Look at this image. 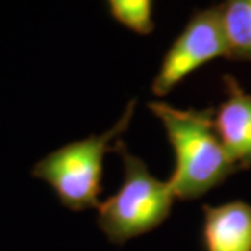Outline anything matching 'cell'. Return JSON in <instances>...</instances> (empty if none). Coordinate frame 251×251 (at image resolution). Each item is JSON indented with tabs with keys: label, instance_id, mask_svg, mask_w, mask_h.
Segmentation results:
<instances>
[{
	"label": "cell",
	"instance_id": "6da1fadb",
	"mask_svg": "<svg viewBox=\"0 0 251 251\" xmlns=\"http://www.w3.org/2000/svg\"><path fill=\"white\" fill-rule=\"evenodd\" d=\"M148 109L162 124L174 149L175 169L169 185L177 200H198L242 170L217 135L212 107L178 109L152 100Z\"/></svg>",
	"mask_w": 251,
	"mask_h": 251
},
{
	"label": "cell",
	"instance_id": "7a4b0ae2",
	"mask_svg": "<svg viewBox=\"0 0 251 251\" xmlns=\"http://www.w3.org/2000/svg\"><path fill=\"white\" fill-rule=\"evenodd\" d=\"M136 110V99L126 104L124 114L110 130L72 141L39 159L31 175L54 190L60 204L73 212L99 207L102 191L104 157L114 152V144L128 130Z\"/></svg>",
	"mask_w": 251,
	"mask_h": 251
},
{
	"label": "cell",
	"instance_id": "3957f363",
	"mask_svg": "<svg viewBox=\"0 0 251 251\" xmlns=\"http://www.w3.org/2000/svg\"><path fill=\"white\" fill-rule=\"evenodd\" d=\"M114 152L122 159L124 180L117 193L99 204L96 221L110 243L124 245L162 226L170 216L175 195L169 181L154 177L122 138L114 143Z\"/></svg>",
	"mask_w": 251,
	"mask_h": 251
},
{
	"label": "cell",
	"instance_id": "277c9868",
	"mask_svg": "<svg viewBox=\"0 0 251 251\" xmlns=\"http://www.w3.org/2000/svg\"><path fill=\"white\" fill-rule=\"evenodd\" d=\"M219 57L228 58L221 5L200 10L190 18L185 29L165 52L159 72L152 79L154 96H167L188 75Z\"/></svg>",
	"mask_w": 251,
	"mask_h": 251
},
{
	"label": "cell",
	"instance_id": "5b68a950",
	"mask_svg": "<svg viewBox=\"0 0 251 251\" xmlns=\"http://www.w3.org/2000/svg\"><path fill=\"white\" fill-rule=\"evenodd\" d=\"M227 98L214 114L216 131L242 170L251 167V94L232 75L222 76Z\"/></svg>",
	"mask_w": 251,
	"mask_h": 251
},
{
	"label": "cell",
	"instance_id": "8992f818",
	"mask_svg": "<svg viewBox=\"0 0 251 251\" xmlns=\"http://www.w3.org/2000/svg\"><path fill=\"white\" fill-rule=\"evenodd\" d=\"M202 212L206 251H251V204L245 201L204 204Z\"/></svg>",
	"mask_w": 251,
	"mask_h": 251
},
{
	"label": "cell",
	"instance_id": "52a82bcc",
	"mask_svg": "<svg viewBox=\"0 0 251 251\" xmlns=\"http://www.w3.org/2000/svg\"><path fill=\"white\" fill-rule=\"evenodd\" d=\"M221 12L228 58L251 62V0H224Z\"/></svg>",
	"mask_w": 251,
	"mask_h": 251
},
{
	"label": "cell",
	"instance_id": "ba28073f",
	"mask_svg": "<svg viewBox=\"0 0 251 251\" xmlns=\"http://www.w3.org/2000/svg\"><path fill=\"white\" fill-rule=\"evenodd\" d=\"M107 5L112 18L126 29L141 36L152 33V0H107Z\"/></svg>",
	"mask_w": 251,
	"mask_h": 251
}]
</instances>
